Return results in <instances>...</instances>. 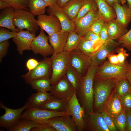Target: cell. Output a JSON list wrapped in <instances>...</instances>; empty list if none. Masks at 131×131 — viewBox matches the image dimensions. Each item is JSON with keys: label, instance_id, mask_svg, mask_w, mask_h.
Returning <instances> with one entry per match:
<instances>
[{"label": "cell", "instance_id": "15", "mask_svg": "<svg viewBox=\"0 0 131 131\" xmlns=\"http://www.w3.org/2000/svg\"><path fill=\"white\" fill-rule=\"evenodd\" d=\"M37 23L41 29L45 31L50 36L61 30L60 22L57 17L52 14H44L37 17Z\"/></svg>", "mask_w": 131, "mask_h": 131}, {"label": "cell", "instance_id": "11", "mask_svg": "<svg viewBox=\"0 0 131 131\" xmlns=\"http://www.w3.org/2000/svg\"><path fill=\"white\" fill-rule=\"evenodd\" d=\"M49 36L40 29L39 34L36 37L31 44V50L36 54H39L44 58L54 53L53 49L49 43Z\"/></svg>", "mask_w": 131, "mask_h": 131}, {"label": "cell", "instance_id": "44", "mask_svg": "<svg viewBox=\"0 0 131 131\" xmlns=\"http://www.w3.org/2000/svg\"><path fill=\"white\" fill-rule=\"evenodd\" d=\"M117 53V56L119 64H122L124 63L126 59L129 55L123 47L117 48L115 49Z\"/></svg>", "mask_w": 131, "mask_h": 131}, {"label": "cell", "instance_id": "20", "mask_svg": "<svg viewBox=\"0 0 131 131\" xmlns=\"http://www.w3.org/2000/svg\"><path fill=\"white\" fill-rule=\"evenodd\" d=\"M123 109L121 98L114 90L102 111H105L113 119H115L122 112Z\"/></svg>", "mask_w": 131, "mask_h": 131}, {"label": "cell", "instance_id": "57", "mask_svg": "<svg viewBox=\"0 0 131 131\" xmlns=\"http://www.w3.org/2000/svg\"><path fill=\"white\" fill-rule=\"evenodd\" d=\"M128 4V7L131 11V0H126Z\"/></svg>", "mask_w": 131, "mask_h": 131}, {"label": "cell", "instance_id": "40", "mask_svg": "<svg viewBox=\"0 0 131 131\" xmlns=\"http://www.w3.org/2000/svg\"><path fill=\"white\" fill-rule=\"evenodd\" d=\"M17 32L10 31L8 29L4 27H0V43L11 38L15 37Z\"/></svg>", "mask_w": 131, "mask_h": 131}, {"label": "cell", "instance_id": "49", "mask_svg": "<svg viewBox=\"0 0 131 131\" xmlns=\"http://www.w3.org/2000/svg\"><path fill=\"white\" fill-rule=\"evenodd\" d=\"M39 62L34 58L28 59L26 63V66L29 71L34 69L39 64Z\"/></svg>", "mask_w": 131, "mask_h": 131}, {"label": "cell", "instance_id": "2", "mask_svg": "<svg viewBox=\"0 0 131 131\" xmlns=\"http://www.w3.org/2000/svg\"><path fill=\"white\" fill-rule=\"evenodd\" d=\"M117 81L100 77L95 75L93 83L94 112L99 113L103 110L114 90Z\"/></svg>", "mask_w": 131, "mask_h": 131}, {"label": "cell", "instance_id": "22", "mask_svg": "<svg viewBox=\"0 0 131 131\" xmlns=\"http://www.w3.org/2000/svg\"><path fill=\"white\" fill-rule=\"evenodd\" d=\"M112 6L115 13L116 21L126 28L131 21V11L127 5H121L117 2L114 3Z\"/></svg>", "mask_w": 131, "mask_h": 131}, {"label": "cell", "instance_id": "47", "mask_svg": "<svg viewBox=\"0 0 131 131\" xmlns=\"http://www.w3.org/2000/svg\"><path fill=\"white\" fill-rule=\"evenodd\" d=\"M100 39L105 42L109 39L108 35V26L107 23H105L99 34Z\"/></svg>", "mask_w": 131, "mask_h": 131}, {"label": "cell", "instance_id": "9", "mask_svg": "<svg viewBox=\"0 0 131 131\" xmlns=\"http://www.w3.org/2000/svg\"><path fill=\"white\" fill-rule=\"evenodd\" d=\"M69 62L71 66L81 76L86 74L91 66L90 57L77 48L70 52Z\"/></svg>", "mask_w": 131, "mask_h": 131}, {"label": "cell", "instance_id": "4", "mask_svg": "<svg viewBox=\"0 0 131 131\" xmlns=\"http://www.w3.org/2000/svg\"><path fill=\"white\" fill-rule=\"evenodd\" d=\"M70 52L64 51L54 53L50 57L52 69L50 79L51 86L65 75L70 64Z\"/></svg>", "mask_w": 131, "mask_h": 131}, {"label": "cell", "instance_id": "7", "mask_svg": "<svg viewBox=\"0 0 131 131\" xmlns=\"http://www.w3.org/2000/svg\"><path fill=\"white\" fill-rule=\"evenodd\" d=\"M0 108L5 111V114L0 117V126L6 129H9L15 124L21 118L23 111L30 107L32 106L28 101L26 102L21 107L13 109L8 108L0 102Z\"/></svg>", "mask_w": 131, "mask_h": 131}, {"label": "cell", "instance_id": "52", "mask_svg": "<svg viewBox=\"0 0 131 131\" xmlns=\"http://www.w3.org/2000/svg\"><path fill=\"white\" fill-rule=\"evenodd\" d=\"M9 7H11L10 5L6 2L0 0V9H4Z\"/></svg>", "mask_w": 131, "mask_h": 131}, {"label": "cell", "instance_id": "16", "mask_svg": "<svg viewBox=\"0 0 131 131\" xmlns=\"http://www.w3.org/2000/svg\"><path fill=\"white\" fill-rule=\"evenodd\" d=\"M47 123L56 131H78L76 125L70 115L52 117Z\"/></svg>", "mask_w": 131, "mask_h": 131}, {"label": "cell", "instance_id": "33", "mask_svg": "<svg viewBox=\"0 0 131 131\" xmlns=\"http://www.w3.org/2000/svg\"><path fill=\"white\" fill-rule=\"evenodd\" d=\"M82 37L74 31L68 33L64 51L71 52L77 49Z\"/></svg>", "mask_w": 131, "mask_h": 131}, {"label": "cell", "instance_id": "45", "mask_svg": "<svg viewBox=\"0 0 131 131\" xmlns=\"http://www.w3.org/2000/svg\"><path fill=\"white\" fill-rule=\"evenodd\" d=\"M9 46V43L8 40L0 43V62H1L3 58L7 54Z\"/></svg>", "mask_w": 131, "mask_h": 131}, {"label": "cell", "instance_id": "54", "mask_svg": "<svg viewBox=\"0 0 131 131\" xmlns=\"http://www.w3.org/2000/svg\"><path fill=\"white\" fill-rule=\"evenodd\" d=\"M70 0H58L57 4L60 8H62L67 2Z\"/></svg>", "mask_w": 131, "mask_h": 131}, {"label": "cell", "instance_id": "30", "mask_svg": "<svg viewBox=\"0 0 131 131\" xmlns=\"http://www.w3.org/2000/svg\"><path fill=\"white\" fill-rule=\"evenodd\" d=\"M29 10L35 16L44 14L48 5L43 0H28Z\"/></svg>", "mask_w": 131, "mask_h": 131}, {"label": "cell", "instance_id": "48", "mask_svg": "<svg viewBox=\"0 0 131 131\" xmlns=\"http://www.w3.org/2000/svg\"><path fill=\"white\" fill-rule=\"evenodd\" d=\"M82 38L85 40L91 41H96L100 39L99 35L90 30Z\"/></svg>", "mask_w": 131, "mask_h": 131}, {"label": "cell", "instance_id": "32", "mask_svg": "<svg viewBox=\"0 0 131 131\" xmlns=\"http://www.w3.org/2000/svg\"><path fill=\"white\" fill-rule=\"evenodd\" d=\"M50 78L45 77L35 79L30 83L32 87L38 92L50 91L51 85Z\"/></svg>", "mask_w": 131, "mask_h": 131}, {"label": "cell", "instance_id": "14", "mask_svg": "<svg viewBox=\"0 0 131 131\" xmlns=\"http://www.w3.org/2000/svg\"><path fill=\"white\" fill-rule=\"evenodd\" d=\"M100 17L98 8L90 11L75 21L74 31L82 37L90 30L92 24Z\"/></svg>", "mask_w": 131, "mask_h": 131}, {"label": "cell", "instance_id": "50", "mask_svg": "<svg viewBox=\"0 0 131 131\" xmlns=\"http://www.w3.org/2000/svg\"><path fill=\"white\" fill-rule=\"evenodd\" d=\"M126 131H131V110H126Z\"/></svg>", "mask_w": 131, "mask_h": 131}, {"label": "cell", "instance_id": "25", "mask_svg": "<svg viewBox=\"0 0 131 131\" xmlns=\"http://www.w3.org/2000/svg\"><path fill=\"white\" fill-rule=\"evenodd\" d=\"M84 0H70L62 8L68 18L74 22L78 16Z\"/></svg>", "mask_w": 131, "mask_h": 131}, {"label": "cell", "instance_id": "29", "mask_svg": "<svg viewBox=\"0 0 131 131\" xmlns=\"http://www.w3.org/2000/svg\"><path fill=\"white\" fill-rule=\"evenodd\" d=\"M51 95L48 92H38L33 94L28 99L32 107L40 108Z\"/></svg>", "mask_w": 131, "mask_h": 131}, {"label": "cell", "instance_id": "28", "mask_svg": "<svg viewBox=\"0 0 131 131\" xmlns=\"http://www.w3.org/2000/svg\"><path fill=\"white\" fill-rule=\"evenodd\" d=\"M108 35L109 39H118L126 33L128 30L126 28L119 23L115 19L107 23Z\"/></svg>", "mask_w": 131, "mask_h": 131}, {"label": "cell", "instance_id": "35", "mask_svg": "<svg viewBox=\"0 0 131 131\" xmlns=\"http://www.w3.org/2000/svg\"><path fill=\"white\" fill-rule=\"evenodd\" d=\"M131 90V85L126 78L117 81L114 90L121 98L127 92Z\"/></svg>", "mask_w": 131, "mask_h": 131}, {"label": "cell", "instance_id": "36", "mask_svg": "<svg viewBox=\"0 0 131 131\" xmlns=\"http://www.w3.org/2000/svg\"><path fill=\"white\" fill-rule=\"evenodd\" d=\"M98 8L97 4L95 0H84L75 21L83 17L89 12Z\"/></svg>", "mask_w": 131, "mask_h": 131}, {"label": "cell", "instance_id": "3", "mask_svg": "<svg viewBox=\"0 0 131 131\" xmlns=\"http://www.w3.org/2000/svg\"><path fill=\"white\" fill-rule=\"evenodd\" d=\"M131 67V63L126 61L123 63L118 64H113L107 61L98 67L95 75L118 81L126 78V74Z\"/></svg>", "mask_w": 131, "mask_h": 131}, {"label": "cell", "instance_id": "24", "mask_svg": "<svg viewBox=\"0 0 131 131\" xmlns=\"http://www.w3.org/2000/svg\"><path fill=\"white\" fill-rule=\"evenodd\" d=\"M103 42L101 39L89 41L82 37L77 48L85 55L90 57L100 49Z\"/></svg>", "mask_w": 131, "mask_h": 131}, {"label": "cell", "instance_id": "17", "mask_svg": "<svg viewBox=\"0 0 131 131\" xmlns=\"http://www.w3.org/2000/svg\"><path fill=\"white\" fill-rule=\"evenodd\" d=\"M84 130L88 131H110L105 123L102 114L85 113Z\"/></svg>", "mask_w": 131, "mask_h": 131}, {"label": "cell", "instance_id": "56", "mask_svg": "<svg viewBox=\"0 0 131 131\" xmlns=\"http://www.w3.org/2000/svg\"><path fill=\"white\" fill-rule=\"evenodd\" d=\"M109 5L112 6V5L115 2H117L120 4L121 2L119 0H104Z\"/></svg>", "mask_w": 131, "mask_h": 131}, {"label": "cell", "instance_id": "10", "mask_svg": "<svg viewBox=\"0 0 131 131\" xmlns=\"http://www.w3.org/2000/svg\"><path fill=\"white\" fill-rule=\"evenodd\" d=\"M75 91L65 75L51 86L50 93L55 98L69 101Z\"/></svg>", "mask_w": 131, "mask_h": 131}, {"label": "cell", "instance_id": "42", "mask_svg": "<svg viewBox=\"0 0 131 131\" xmlns=\"http://www.w3.org/2000/svg\"><path fill=\"white\" fill-rule=\"evenodd\" d=\"M105 23L106 22L100 17L93 24L90 30L99 35Z\"/></svg>", "mask_w": 131, "mask_h": 131}, {"label": "cell", "instance_id": "19", "mask_svg": "<svg viewBox=\"0 0 131 131\" xmlns=\"http://www.w3.org/2000/svg\"><path fill=\"white\" fill-rule=\"evenodd\" d=\"M47 10L49 15H54L58 18L61 24L62 31L69 33L74 31V22L68 18L61 8L57 3L52 6L48 7Z\"/></svg>", "mask_w": 131, "mask_h": 131}, {"label": "cell", "instance_id": "23", "mask_svg": "<svg viewBox=\"0 0 131 131\" xmlns=\"http://www.w3.org/2000/svg\"><path fill=\"white\" fill-rule=\"evenodd\" d=\"M68 33L61 30L49 36V41L53 49L54 53L64 51Z\"/></svg>", "mask_w": 131, "mask_h": 131}, {"label": "cell", "instance_id": "12", "mask_svg": "<svg viewBox=\"0 0 131 131\" xmlns=\"http://www.w3.org/2000/svg\"><path fill=\"white\" fill-rule=\"evenodd\" d=\"M69 111L77 128L78 131H82L84 129V117L85 113L77 98L76 91L70 99Z\"/></svg>", "mask_w": 131, "mask_h": 131}, {"label": "cell", "instance_id": "31", "mask_svg": "<svg viewBox=\"0 0 131 131\" xmlns=\"http://www.w3.org/2000/svg\"><path fill=\"white\" fill-rule=\"evenodd\" d=\"M17 123L9 129V131H29L40 124L31 120L21 118Z\"/></svg>", "mask_w": 131, "mask_h": 131}, {"label": "cell", "instance_id": "51", "mask_svg": "<svg viewBox=\"0 0 131 131\" xmlns=\"http://www.w3.org/2000/svg\"><path fill=\"white\" fill-rule=\"evenodd\" d=\"M108 61L111 64H118L119 63L117 54H114L113 53L109 54L107 56Z\"/></svg>", "mask_w": 131, "mask_h": 131}, {"label": "cell", "instance_id": "21", "mask_svg": "<svg viewBox=\"0 0 131 131\" xmlns=\"http://www.w3.org/2000/svg\"><path fill=\"white\" fill-rule=\"evenodd\" d=\"M69 102L56 98L51 95L40 108L59 112L69 111Z\"/></svg>", "mask_w": 131, "mask_h": 131}, {"label": "cell", "instance_id": "6", "mask_svg": "<svg viewBox=\"0 0 131 131\" xmlns=\"http://www.w3.org/2000/svg\"><path fill=\"white\" fill-rule=\"evenodd\" d=\"M68 115H70L69 111L57 112L31 106L26 109L22 113L21 118L29 119L41 124L47 123L52 117Z\"/></svg>", "mask_w": 131, "mask_h": 131}, {"label": "cell", "instance_id": "43", "mask_svg": "<svg viewBox=\"0 0 131 131\" xmlns=\"http://www.w3.org/2000/svg\"><path fill=\"white\" fill-rule=\"evenodd\" d=\"M122 104L124 108L131 110V90L126 93L121 98Z\"/></svg>", "mask_w": 131, "mask_h": 131}, {"label": "cell", "instance_id": "13", "mask_svg": "<svg viewBox=\"0 0 131 131\" xmlns=\"http://www.w3.org/2000/svg\"><path fill=\"white\" fill-rule=\"evenodd\" d=\"M119 45L118 42L110 39L104 42L100 49L90 57L91 65L98 67L109 54L113 53Z\"/></svg>", "mask_w": 131, "mask_h": 131}, {"label": "cell", "instance_id": "18", "mask_svg": "<svg viewBox=\"0 0 131 131\" xmlns=\"http://www.w3.org/2000/svg\"><path fill=\"white\" fill-rule=\"evenodd\" d=\"M36 34L29 31L19 30L17 32L16 36L12 38V41L16 46V49L20 55L25 50H31V44L36 37Z\"/></svg>", "mask_w": 131, "mask_h": 131}, {"label": "cell", "instance_id": "53", "mask_svg": "<svg viewBox=\"0 0 131 131\" xmlns=\"http://www.w3.org/2000/svg\"><path fill=\"white\" fill-rule=\"evenodd\" d=\"M48 5V7L57 3L58 0H43Z\"/></svg>", "mask_w": 131, "mask_h": 131}, {"label": "cell", "instance_id": "46", "mask_svg": "<svg viewBox=\"0 0 131 131\" xmlns=\"http://www.w3.org/2000/svg\"><path fill=\"white\" fill-rule=\"evenodd\" d=\"M31 131H56L53 128L47 123L40 124L38 126L32 128Z\"/></svg>", "mask_w": 131, "mask_h": 131}, {"label": "cell", "instance_id": "37", "mask_svg": "<svg viewBox=\"0 0 131 131\" xmlns=\"http://www.w3.org/2000/svg\"><path fill=\"white\" fill-rule=\"evenodd\" d=\"M118 131H125L126 121V110L124 108L122 112L115 119H113Z\"/></svg>", "mask_w": 131, "mask_h": 131}, {"label": "cell", "instance_id": "39", "mask_svg": "<svg viewBox=\"0 0 131 131\" xmlns=\"http://www.w3.org/2000/svg\"><path fill=\"white\" fill-rule=\"evenodd\" d=\"M118 39L119 45L131 51V29Z\"/></svg>", "mask_w": 131, "mask_h": 131}, {"label": "cell", "instance_id": "1", "mask_svg": "<svg viewBox=\"0 0 131 131\" xmlns=\"http://www.w3.org/2000/svg\"><path fill=\"white\" fill-rule=\"evenodd\" d=\"M98 67L90 66L86 74L81 77L79 86L76 90L77 98L86 114L94 112L93 81Z\"/></svg>", "mask_w": 131, "mask_h": 131}, {"label": "cell", "instance_id": "8", "mask_svg": "<svg viewBox=\"0 0 131 131\" xmlns=\"http://www.w3.org/2000/svg\"><path fill=\"white\" fill-rule=\"evenodd\" d=\"M51 70L50 57H45L39 62L38 65L34 69L23 75L22 77L27 83L30 84L35 79L47 77L50 78Z\"/></svg>", "mask_w": 131, "mask_h": 131}, {"label": "cell", "instance_id": "5", "mask_svg": "<svg viewBox=\"0 0 131 131\" xmlns=\"http://www.w3.org/2000/svg\"><path fill=\"white\" fill-rule=\"evenodd\" d=\"M34 16L28 10H15L13 25L19 30L25 29L36 34L39 27L37 23V20Z\"/></svg>", "mask_w": 131, "mask_h": 131}, {"label": "cell", "instance_id": "38", "mask_svg": "<svg viewBox=\"0 0 131 131\" xmlns=\"http://www.w3.org/2000/svg\"><path fill=\"white\" fill-rule=\"evenodd\" d=\"M8 3L15 10H28V0H2Z\"/></svg>", "mask_w": 131, "mask_h": 131}, {"label": "cell", "instance_id": "41", "mask_svg": "<svg viewBox=\"0 0 131 131\" xmlns=\"http://www.w3.org/2000/svg\"><path fill=\"white\" fill-rule=\"evenodd\" d=\"M101 113L102 115L104 122L110 131H117L112 117L104 111H102Z\"/></svg>", "mask_w": 131, "mask_h": 131}, {"label": "cell", "instance_id": "58", "mask_svg": "<svg viewBox=\"0 0 131 131\" xmlns=\"http://www.w3.org/2000/svg\"><path fill=\"white\" fill-rule=\"evenodd\" d=\"M120 2L123 5L126 2V0H119Z\"/></svg>", "mask_w": 131, "mask_h": 131}, {"label": "cell", "instance_id": "55", "mask_svg": "<svg viewBox=\"0 0 131 131\" xmlns=\"http://www.w3.org/2000/svg\"><path fill=\"white\" fill-rule=\"evenodd\" d=\"M126 78L131 85V67L127 72Z\"/></svg>", "mask_w": 131, "mask_h": 131}, {"label": "cell", "instance_id": "34", "mask_svg": "<svg viewBox=\"0 0 131 131\" xmlns=\"http://www.w3.org/2000/svg\"><path fill=\"white\" fill-rule=\"evenodd\" d=\"M65 75L68 80L76 91L79 86L82 76L72 67L70 63Z\"/></svg>", "mask_w": 131, "mask_h": 131}, {"label": "cell", "instance_id": "27", "mask_svg": "<svg viewBox=\"0 0 131 131\" xmlns=\"http://www.w3.org/2000/svg\"><path fill=\"white\" fill-rule=\"evenodd\" d=\"M15 10L11 7L5 9L0 14V27L6 28L11 31H19L14 25L13 21Z\"/></svg>", "mask_w": 131, "mask_h": 131}, {"label": "cell", "instance_id": "26", "mask_svg": "<svg viewBox=\"0 0 131 131\" xmlns=\"http://www.w3.org/2000/svg\"><path fill=\"white\" fill-rule=\"evenodd\" d=\"M97 4L100 18L106 22L115 19L116 16L112 6L104 0H95Z\"/></svg>", "mask_w": 131, "mask_h": 131}]
</instances>
